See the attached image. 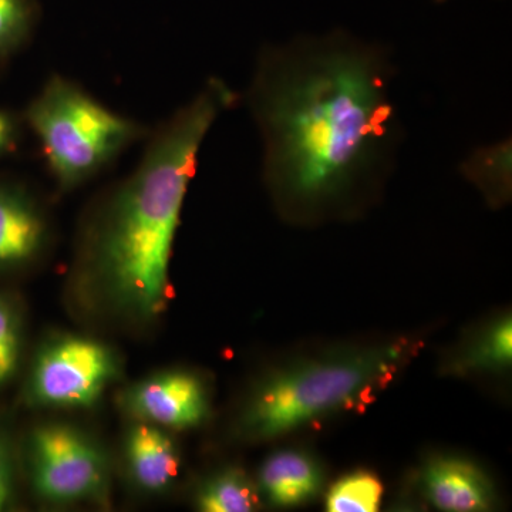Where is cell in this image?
I'll list each match as a JSON object with an SVG mask.
<instances>
[{
	"instance_id": "cell-5",
	"label": "cell",
	"mask_w": 512,
	"mask_h": 512,
	"mask_svg": "<svg viewBox=\"0 0 512 512\" xmlns=\"http://www.w3.org/2000/svg\"><path fill=\"white\" fill-rule=\"evenodd\" d=\"M120 375V359L113 349L96 339L67 335L40 350L26 393L36 406L87 407Z\"/></svg>"
},
{
	"instance_id": "cell-18",
	"label": "cell",
	"mask_w": 512,
	"mask_h": 512,
	"mask_svg": "<svg viewBox=\"0 0 512 512\" xmlns=\"http://www.w3.org/2000/svg\"><path fill=\"white\" fill-rule=\"evenodd\" d=\"M13 470L12 457L5 437L0 434V511L8 507L12 497Z\"/></svg>"
},
{
	"instance_id": "cell-17",
	"label": "cell",
	"mask_w": 512,
	"mask_h": 512,
	"mask_svg": "<svg viewBox=\"0 0 512 512\" xmlns=\"http://www.w3.org/2000/svg\"><path fill=\"white\" fill-rule=\"evenodd\" d=\"M22 346V315L16 303L0 293V387L18 372Z\"/></svg>"
},
{
	"instance_id": "cell-4",
	"label": "cell",
	"mask_w": 512,
	"mask_h": 512,
	"mask_svg": "<svg viewBox=\"0 0 512 512\" xmlns=\"http://www.w3.org/2000/svg\"><path fill=\"white\" fill-rule=\"evenodd\" d=\"M57 187L74 190L146 134L63 76H52L26 110Z\"/></svg>"
},
{
	"instance_id": "cell-2",
	"label": "cell",
	"mask_w": 512,
	"mask_h": 512,
	"mask_svg": "<svg viewBox=\"0 0 512 512\" xmlns=\"http://www.w3.org/2000/svg\"><path fill=\"white\" fill-rule=\"evenodd\" d=\"M224 80L200 93L148 141L136 170L113 188L84 231L80 269L114 312L151 322L167 308L181 211L205 138L237 103Z\"/></svg>"
},
{
	"instance_id": "cell-11",
	"label": "cell",
	"mask_w": 512,
	"mask_h": 512,
	"mask_svg": "<svg viewBox=\"0 0 512 512\" xmlns=\"http://www.w3.org/2000/svg\"><path fill=\"white\" fill-rule=\"evenodd\" d=\"M259 484L266 497L281 507H292L311 500L322 484L318 464L299 451H279L265 461Z\"/></svg>"
},
{
	"instance_id": "cell-19",
	"label": "cell",
	"mask_w": 512,
	"mask_h": 512,
	"mask_svg": "<svg viewBox=\"0 0 512 512\" xmlns=\"http://www.w3.org/2000/svg\"><path fill=\"white\" fill-rule=\"evenodd\" d=\"M19 121L8 111L0 110V158L12 153L19 141Z\"/></svg>"
},
{
	"instance_id": "cell-15",
	"label": "cell",
	"mask_w": 512,
	"mask_h": 512,
	"mask_svg": "<svg viewBox=\"0 0 512 512\" xmlns=\"http://www.w3.org/2000/svg\"><path fill=\"white\" fill-rule=\"evenodd\" d=\"M37 19L35 0H0V57L25 45Z\"/></svg>"
},
{
	"instance_id": "cell-3",
	"label": "cell",
	"mask_w": 512,
	"mask_h": 512,
	"mask_svg": "<svg viewBox=\"0 0 512 512\" xmlns=\"http://www.w3.org/2000/svg\"><path fill=\"white\" fill-rule=\"evenodd\" d=\"M400 360V349H367L313 360L279 373L249 403L242 430L251 439L269 440L366 402L390 382Z\"/></svg>"
},
{
	"instance_id": "cell-8",
	"label": "cell",
	"mask_w": 512,
	"mask_h": 512,
	"mask_svg": "<svg viewBox=\"0 0 512 512\" xmlns=\"http://www.w3.org/2000/svg\"><path fill=\"white\" fill-rule=\"evenodd\" d=\"M49 242V222L35 198L0 184V271L35 261Z\"/></svg>"
},
{
	"instance_id": "cell-12",
	"label": "cell",
	"mask_w": 512,
	"mask_h": 512,
	"mask_svg": "<svg viewBox=\"0 0 512 512\" xmlns=\"http://www.w3.org/2000/svg\"><path fill=\"white\" fill-rule=\"evenodd\" d=\"M258 503L254 483L235 468L212 476L197 494L198 510L204 512H249L254 511Z\"/></svg>"
},
{
	"instance_id": "cell-14",
	"label": "cell",
	"mask_w": 512,
	"mask_h": 512,
	"mask_svg": "<svg viewBox=\"0 0 512 512\" xmlns=\"http://www.w3.org/2000/svg\"><path fill=\"white\" fill-rule=\"evenodd\" d=\"M382 494V483L373 474L355 473L330 488L326 508L330 512H375Z\"/></svg>"
},
{
	"instance_id": "cell-6",
	"label": "cell",
	"mask_w": 512,
	"mask_h": 512,
	"mask_svg": "<svg viewBox=\"0 0 512 512\" xmlns=\"http://www.w3.org/2000/svg\"><path fill=\"white\" fill-rule=\"evenodd\" d=\"M30 473L40 498L53 504L106 497L109 468L103 451L82 431L43 424L30 434Z\"/></svg>"
},
{
	"instance_id": "cell-20",
	"label": "cell",
	"mask_w": 512,
	"mask_h": 512,
	"mask_svg": "<svg viewBox=\"0 0 512 512\" xmlns=\"http://www.w3.org/2000/svg\"><path fill=\"white\" fill-rule=\"evenodd\" d=\"M434 2L443 3V2H446V0H434Z\"/></svg>"
},
{
	"instance_id": "cell-1",
	"label": "cell",
	"mask_w": 512,
	"mask_h": 512,
	"mask_svg": "<svg viewBox=\"0 0 512 512\" xmlns=\"http://www.w3.org/2000/svg\"><path fill=\"white\" fill-rule=\"evenodd\" d=\"M392 82L382 47L343 30L261 50L247 99L282 211L315 217L382 183L402 133Z\"/></svg>"
},
{
	"instance_id": "cell-9",
	"label": "cell",
	"mask_w": 512,
	"mask_h": 512,
	"mask_svg": "<svg viewBox=\"0 0 512 512\" xmlns=\"http://www.w3.org/2000/svg\"><path fill=\"white\" fill-rule=\"evenodd\" d=\"M124 453L134 483L148 493L167 490L180 474V454L163 427L138 421L128 430Z\"/></svg>"
},
{
	"instance_id": "cell-16",
	"label": "cell",
	"mask_w": 512,
	"mask_h": 512,
	"mask_svg": "<svg viewBox=\"0 0 512 512\" xmlns=\"http://www.w3.org/2000/svg\"><path fill=\"white\" fill-rule=\"evenodd\" d=\"M512 356L511 319H503L485 330L483 336L467 350L463 365L468 369H495L507 366Z\"/></svg>"
},
{
	"instance_id": "cell-13",
	"label": "cell",
	"mask_w": 512,
	"mask_h": 512,
	"mask_svg": "<svg viewBox=\"0 0 512 512\" xmlns=\"http://www.w3.org/2000/svg\"><path fill=\"white\" fill-rule=\"evenodd\" d=\"M464 174L484 191L507 194L511 184V141L474 151L463 163Z\"/></svg>"
},
{
	"instance_id": "cell-7",
	"label": "cell",
	"mask_w": 512,
	"mask_h": 512,
	"mask_svg": "<svg viewBox=\"0 0 512 512\" xmlns=\"http://www.w3.org/2000/svg\"><path fill=\"white\" fill-rule=\"evenodd\" d=\"M131 416L163 427L185 430L200 426L208 416V394L197 376L187 372L158 373L124 393Z\"/></svg>"
},
{
	"instance_id": "cell-10",
	"label": "cell",
	"mask_w": 512,
	"mask_h": 512,
	"mask_svg": "<svg viewBox=\"0 0 512 512\" xmlns=\"http://www.w3.org/2000/svg\"><path fill=\"white\" fill-rule=\"evenodd\" d=\"M423 481L427 497L439 510L484 511L493 501L487 478L467 461L440 458L427 466Z\"/></svg>"
}]
</instances>
